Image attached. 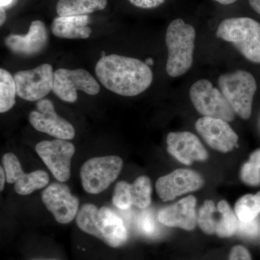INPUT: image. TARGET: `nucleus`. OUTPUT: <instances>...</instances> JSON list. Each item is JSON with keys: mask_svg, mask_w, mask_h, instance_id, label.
<instances>
[{"mask_svg": "<svg viewBox=\"0 0 260 260\" xmlns=\"http://www.w3.org/2000/svg\"><path fill=\"white\" fill-rule=\"evenodd\" d=\"M95 72L106 88L123 96L139 95L153 81V73L148 65L139 59L116 54L101 58Z\"/></svg>", "mask_w": 260, "mask_h": 260, "instance_id": "nucleus-1", "label": "nucleus"}, {"mask_svg": "<svg viewBox=\"0 0 260 260\" xmlns=\"http://www.w3.org/2000/svg\"><path fill=\"white\" fill-rule=\"evenodd\" d=\"M80 230L97 238L112 248L119 247L127 240V229L120 217L107 207L99 208L87 203L76 216Z\"/></svg>", "mask_w": 260, "mask_h": 260, "instance_id": "nucleus-2", "label": "nucleus"}, {"mask_svg": "<svg viewBox=\"0 0 260 260\" xmlns=\"http://www.w3.org/2000/svg\"><path fill=\"white\" fill-rule=\"evenodd\" d=\"M196 32L192 25L176 19L168 26L166 34L169 56L168 74L173 78L185 74L192 65Z\"/></svg>", "mask_w": 260, "mask_h": 260, "instance_id": "nucleus-3", "label": "nucleus"}, {"mask_svg": "<svg viewBox=\"0 0 260 260\" xmlns=\"http://www.w3.org/2000/svg\"><path fill=\"white\" fill-rule=\"evenodd\" d=\"M216 36L232 43L248 60L260 64V23L254 19H225L219 25Z\"/></svg>", "mask_w": 260, "mask_h": 260, "instance_id": "nucleus-4", "label": "nucleus"}, {"mask_svg": "<svg viewBox=\"0 0 260 260\" xmlns=\"http://www.w3.org/2000/svg\"><path fill=\"white\" fill-rule=\"evenodd\" d=\"M218 85L234 112L243 119H249L257 88L254 76L244 70H237L220 76Z\"/></svg>", "mask_w": 260, "mask_h": 260, "instance_id": "nucleus-5", "label": "nucleus"}, {"mask_svg": "<svg viewBox=\"0 0 260 260\" xmlns=\"http://www.w3.org/2000/svg\"><path fill=\"white\" fill-rule=\"evenodd\" d=\"M122 167V159L117 155L89 159L84 162L80 171L83 189L93 194L105 191L119 177Z\"/></svg>", "mask_w": 260, "mask_h": 260, "instance_id": "nucleus-6", "label": "nucleus"}, {"mask_svg": "<svg viewBox=\"0 0 260 260\" xmlns=\"http://www.w3.org/2000/svg\"><path fill=\"white\" fill-rule=\"evenodd\" d=\"M189 95L195 109L202 115L228 122L234 120L236 113L222 92L214 88L209 80H200L193 84Z\"/></svg>", "mask_w": 260, "mask_h": 260, "instance_id": "nucleus-7", "label": "nucleus"}, {"mask_svg": "<svg viewBox=\"0 0 260 260\" xmlns=\"http://www.w3.org/2000/svg\"><path fill=\"white\" fill-rule=\"evenodd\" d=\"M78 90L95 95L100 91V85L88 71L83 69L61 68L54 72L52 91L59 99L75 103L78 99Z\"/></svg>", "mask_w": 260, "mask_h": 260, "instance_id": "nucleus-8", "label": "nucleus"}, {"mask_svg": "<svg viewBox=\"0 0 260 260\" xmlns=\"http://www.w3.org/2000/svg\"><path fill=\"white\" fill-rule=\"evenodd\" d=\"M36 151L56 180H69L71 160L75 153L73 143L61 139L44 140L36 145Z\"/></svg>", "mask_w": 260, "mask_h": 260, "instance_id": "nucleus-9", "label": "nucleus"}, {"mask_svg": "<svg viewBox=\"0 0 260 260\" xmlns=\"http://www.w3.org/2000/svg\"><path fill=\"white\" fill-rule=\"evenodd\" d=\"M17 95L24 100L36 102L53 90L54 73L49 64H42L34 69L23 70L14 75Z\"/></svg>", "mask_w": 260, "mask_h": 260, "instance_id": "nucleus-10", "label": "nucleus"}, {"mask_svg": "<svg viewBox=\"0 0 260 260\" xmlns=\"http://www.w3.org/2000/svg\"><path fill=\"white\" fill-rule=\"evenodd\" d=\"M29 121L37 131L56 139L70 140L75 138L74 126L56 114L54 104L49 99L38 101L37 109L30 113Z\"/></svg>", "mask_w": 260, "mask_h": 260, "instance_id": "nucleus-11", "label": "nucleus"}, {"mask_svg": "<svg viewBox=\"0 0 260 260\" xmlns=\"http://www.w3.org/2000/svg\"><path fill=\"white\" fill-rule=\"evenodd\" d=\"M43 203L56 221L68 224L76 218L79 200L70 188L61 183H53L42 191Z\"/></svg>", "mask_w": 260, "mask_h": 260, "instance_id": "nucleus-12", "label": "nucleus"}, {"mask_svg": "<svg viewBox=\"0 0 260 260\" xmlns=\"http://www.w3.org/2000/svg\"><path fill=\"white\" fill-rule=\"evenodd\" d=\"M3 168L8 184H14L15 191L20 195L31 194L42 189L49 182V174L42 170L25 174L20 160L15 154L5 153L3 157Z\"/></svg>", "mask_w": 260, "mask_h": 260, "instance_id": "nucleus-13", "label": "nucleus"}, {"mask_svg": "<svg viewBox=\"0 0 260 260\" xmlns=\"http://www.w3.org/2000/svg\"><path fill=\"white\" fill-rule=\"evenodd\" d=\"M195 128L205 143L217 151L228 153L238 144L237 133L223 119L203 116L197 121Z\"/></svg>", "mask_w": 260, "mask_h": 260, "instance_id": "nucleus-14", "label": "nucleus"}, {"mask_svg": "<svg viewBox=\"0 0 260 260\" xmlns=\"http://www.w3.org/2000/svg\"><path fill=\"white\" fill-rule=\"evenodd\" d=\"M203 179L198 173L190 169H177L159 178L155 183V190L164 202L171 201L177 197L199 189Z\"/></svg>", "mask_w": 260, "mask_h": 260, "instance_id": "nucleus-15", "label": "nucleus"}, {"mask_svg": "<svg viewBox=\"0 0 260 260\" xmlns=\"http://www.w3.org/2000/svg\"><path fill=\"white\" fill-rule=\"evenodd\" d=\"M167 142L169 154L184 165L189 166L193 162L203 161L208 158V152L199 138L189 132L170 133Z\"/></svg>", "mask_w": 260, "mask_h": 260, "instance_id": "nucleus-16", "label": "nucleus"}, {"mask_svg": "<svg viewBox=\"0 0 260 260\" xmlns=\"http://www.w3.org/2000/svg\"><path fill=\"white\" fill-rule=\"evenodd\" d=\"M49 36L45 25L40 20L30 24L25 36L10 34L5 40V45L12 52L23 56H35L47 47Z\"/></svg>", "mask_w": 260, "mask_h": 260, "instance_id": "nucleus-17", "label": "nucleus"}, {"mask_svg": "<svg viewBox=\"0 0 260 260\" xmlns=\"http://www.w3.org/2000/svg\"><path fill=\"white\" fill-rule=\"evenodd\" d=\"M197 200L194 197L183 198L175 204L165 207L159 211V222L168 227L179 228L191 231L198 223Z\"/></svg>", "mask_w": 260, "mask_h": 260, "instance_id": "nucleus-18", "label": "nucleus"}, {"mask_svg": "<svg viewBox=\"0 0 260 260\" xmlns=\"http://www.w3.org/2000/svg\"><path fill=\"white\" fill-rule=\"evenodd\" d=\"M88 15L59 16L51 24V31L56 37L68 39H88L92 30L88 26Z\"/></svg>", "mask_w": 260, "mask_h": 260, "instance_id": "nucleus-19", "label": "nucleus"}, {"mask_svg": "<svg viewBox=\"0 0 260 260\" xmlns=\"http://www.w3.org/2000/svg\"><path fill=\"white\" fill-rule=\"evenodd\" d=\"M107 0H59L56 10L59 16H78L102 10L106 8Z\"/></svg>", "mask_w": 260, "mask_h": 260, "instance_id": "nucleus-20", "label": "nucleus"}, {"mask_svg": "<svg viewBox=\"0 0 260 260\" xmlns=\"http://www.w3.org/2000/svg\"><path fill=\"white\" fill-rule=\"evenodd\" d=\"M217 209L220 213L216 229L217 235L221 238L232 237L237 232L239 220L237 215L225 200L219 202Z\"/></svg>", "mask_w": 260, "mask_h": 260, "instance_id": "nucleus-21", "label": "nucleus"}, {"mask_svg": "<svg viewBox=\"0 0 260 260\" xmlns=\"http://www.w3.org/2000/svg\"><path fill=\"white\" fill-rule=\"evenodd\" d=\"M16 94L14 77L7 70H0V112H8L14 107Z\"/></svg>", "mask_w": 260, "mask_h": 260, "instance_id": "nucleus-22", "label": "nucleus"}, {"mask_svg": "<svg viewBox=\"0 0 260 260\" xmlns=\"http://www.w3.org/2000/svg\"><path fill=\"white\" fill-rule=\"evenodd\" d=\"M133 205L141 210H145L151 203L152 184L150 178L141 176L137 178L131 184Z\"/></svg>", "mask_w": 260, "mask_h": 260, "instance_id": "nucleus-23", "label": "nucleus"}, {"mask_svg": "<svg viewBox=\"0 0 260 260\" xmlns=\"http://www.w3.org/2000/svg\"><path fill=\"white\" fill-rule=\"evenodd\" d=\"M235 213L238 220L247 222L255 220L260 213V203L256 194H246L236 203Z\"/></svg>", "mask_w": 260, "mask_h": 260, "instance_id": "nucleus-24", "label": "nucleus"}, {"mask_svg": "<svg viewBox=\"0 0 260 260\" xmlns=\"http://www.w3.org/2000/svg\"><path fill=\"white\" fill-rule=\"evenodd\" d=\"M216 212L217 208L212 200H207L200 208L198 214V224L205 234H216L218 222L215 215Z\"/></svg>", "mask_w": 260, "mask_h": 260, "instance_id": "nucleus-25", "label": "nucleus"}, {"mask_svg": "<svg viewBox=\"0 0 260 260\" xmlns=\"http://www.w3.org/2000/svg\"><path fill=\"white\" fill-rule=\"evenodd\" d=\"M132 185L124 181L116 183L112 196V203L119 209H129L133 205Z\"/></svg>", "mask_w": 260, "mask_h": 260, "instance_id": "nucleus-26", "label": "nucleus"}, {"mask_svg": "<svg viewBox=\"0 0 260 260\" xmlns=\"http://www.w3.org/2000/svg\"><path fill=\"white\" fill-rule=\"evenodd\" d=\"M241 179L246 184L257 186L260 184V167L248 160L241 169Z\"/></svg>", "mask_w": 260, "mask_h": 260, "instance_id": "nucleus-27", "label": "nucleus"}, {"mask_svg": "<svg viewBox=\"0 0 260 260\" xmlns=\"http://www.w3.org/2000/svg\"><path fill=\"white\" fill-rule=\"evenodd\" d=\"M138 226L140 232L147 236H153L156 232V225L153 215L149 212H144L138 219Z\"/></svg>", "mask_w": 260, "mask_h": 260, "instance_id": "nucleus-28", "label": "nucleus"}, {"mask_svg": "<svg viewBox=\"0 0 260 260\" xmlns=\"http://www.w3.org/2000/svg\"><path fill=\"white\" fill-rule=\"evenodd\" d=\"M259 232V225L256 219L251 221L238 222L237 232L243 237L254 238L258 235Z\"/></svg>", "mask_w": 260, "mask_h": 260, "instance_id": "nucleus-29", "label": "nucleus"}, {"mask_svg": "<svg viewBox=\"0 0 260 260\" xmlns=\"http://www.w3.org/2000/svg\"><path fill=\"white\" fill-rule=\"evenodd\" d=\"M229 260H251V256L246 248L237 245L234 246L231 250Z\"/></svg>", "mask_w": 260, "mask_h": 260, "instance_id": "nucleus-30", "label": "nucleus"}, {"mask_svg": "<svg viewBox=\"0 0 260 260\" xmlns=\"http://www.w3.org/2000/svg\"><path fill=\"white\" fill-rule=\"evenodd\" d=\"M131 4L143 8V9H151L160 6L165 2V0H129Z\"/></svg>", "mask_w": 260, "mask_h": 260, "instance_id": "nucleus-31", "label": "nucleus"}, {"mask_svg": "<svg viewBox=\"0 0 260 260\" xmlns=\"http://www.w3.org/2000/svg\"><path fill=\"white\" fill-rule=\"evenodd\" d=\"M249 160L260 167V149L256 150L251 154Z\"/></svg>", "mask_w": 260, "mask_h": 260, "instance_id": "nucleus-32", "label": "nucleus"}, {"mask_svg": "<svg viewBox=\"0 0 260 260\" xmlns=\"http://www.w3.org/2000/svg\"><path fill=\"white\" fill-rule=\"evenodd\" d=\"M0 190L3 191L5 187V182L6 181V174H5L4 168L0 167Z\"/></svg>", "mask_w": 260, "mask_h": 260, "instance_id": "nucleus-33", "label": "nucleus"}, {"mask_svg": "<svg viewBox=\"0 0 260 260\" xmlns=\"http://www.w3.org/2000/svg\"><path fill=\"white\" fill-rule=\"evenodd\" d=\"M249 3L253 10L260 15V0H249Z\"/></svg>", "mask_w": 260, "mask_h": 260, "instance_id": "nucleus-34", "label": "nucleus"}, {"mask_svg": "<svg viewBox=\"0 0 260 260\" xmlns=\"http://www.w3.org/2000/svg\"><path fill=\"white\" fill-rule=\"evenodd\" d=\"M15 3V0H0V5L2 8H7Z\"/></svg>", "mask_w": 260, "mask_h": 260, "instance_id": "nucleus-35", "label": "nucleus"}, {"mask_svg": "<svg viewBox=\"0 0 260 260\" xmlns=\"http://www.w3.org/2000/svg\"><path fill=\"white\" fill-rule=\"evenodd\" d=\"M0 13H1V20H0V25H3L4 24L5 20H6V13L4 8H0Z\"/></svg>", "mask_w": 260, "mask_h": 260, "instance_id": "nucleus-36", "label": "nucleus"}, {"mask_svg": "<svg viewBox=\"0 0 260 260\" xmlns=\"http://www.w3.org/2000/svg\"><path fill=\"white\" fill-rule=\"evenodd\" d=\"M214 1L218 2V3L221 5H232L233 3H236L237 0H214Z\"/></svg>", "mask_w": 260, "mask_h": 260, "instance_id": "nucleus-37", "label": "nucleus"}, {"mask_svg": "<svg viewBox=\"0 0 260 260\" xmlns=\"http://www.w3.org/2000/svg\"><path fill=\"white\" fill-rule=\"evenodd\" d=\"M145 64L148 65V66H150V65H153L154 63L153 59L152 58H148L145 61Z\"/></svg>", "mask_w": 260, "mask_h": 260, "instance_id": "nucleus-38", "label": "nucleus"}, {"mask_svg": "<svg viewBox=\"0 0 260 260\" xmlns=\"http://www.w3.org/2000/svg\"><path fill=\"white\" fill-rule=\"evenodd\" d=\"M105 56H106L105 51H102V57H101V58L105 57Z\"/></svg>", "mask_w": 260, "mask_h": 260, "instance_id": "nucleus-39", "label": "nucleus"}, {"mask_svg": "<svg viewBox=\"0 0 260 260\" xmlns=\"http://www.w3.org/2000/svg\"><path fill=\"white\" fill-rule=\"evenodd\" d=\"M256 197H257L258 200H259L260 203V191H259V192L256 193Z\"/></svg>", "mask_w": 260, "mask_h": 260, "instance_id": "nucleus-40", "label": "nucleus"}, {"mask_svg": "<svg viewBox=\"0 0 260 260\" xmlns=\"http://www.w3.org/2000/svg\"><path fill=\"white\" fill-rule=\"evenodd\" d=\"M32 260H57V259H32Z\"/></svg>", "mask_w": 260, "mask_h": 260, "instance_id": "nucleus-41", "label": "nucleus"}]
</instances>
